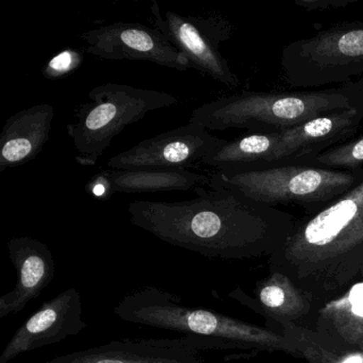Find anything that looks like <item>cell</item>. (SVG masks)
Listing matches in <instances>:
<instances>
[{
  "instance_id": "1",
  "label": "cell",
  "mask_w": 363,
  "mask_h": 363,
  "mask_svg": "<svg viewBox=\"0 0 363 363\" xmlns=\"http://www.w3.org/2000/svg\"><path fill=\"white\" fill-rule=\"evenodd\" d=\"M192 201H137L130 223L165 243L210 259L272 257L292 235L293 214L223 186L197 188Z\"/></svg>"
},
{
  "instance_id": "2",
  "label": "cell",
  "mask_w": 363,
  "mask_h": 363,
  "mask_svg": "<svg viewBox=\"0 0 363 363\" xmlns=\"http://www.w3.org/2000/svg\"><path fill=\"white\" fill-rule=\"evenodd\" d=\"M269 272L307 293L315 309L341 295L363 269V180L326 207L297 220Z\"/></svg>"
},
{
  "instance_id": "3",
  "label": "cell",
  "mask_w": 363,
  "mask_h": 363,
  "mask_svg": "<svg viewBox=\"0 0 363 363\" xmlns=\"http://www.w3.org/2000/svg\"><path fill=\"white\" fill-rule=\"evenodd\" d=\"M113 313L133 324L211 340L220 348L282 352L301 359L294 343L281 333L186 305L173 293L154 286L125 295L113 308Z\"/></svg>"
},
{
  "instance_id": "4",
  "label": "cell",
  "mask_w": 363,
  "mask_h": 363,
  "mask_svg": "<svg viewBox=\"0 0 363 363\" xmlns=\"http://www.w3.org/2000/svg\"><path fill=\"white\" fill-rule=\"evenodd\" d=\"M360 104H363L362 79L318 91H244L203 104L193 111L189 123L207 130L237 128L257 133H281Z\"/></svg>"
},
{
  "instance_id": "5",
  "label": "cell",
  "mask_w": 363,
  "mask_h": 363,
  "mask_svg": "<svg viewBox=\"0 0 363 363\" xmlns=\"http://www.w3.org/2000/svg\"><path fill=\"white\" fill-rule=\"evenodd\" d=\"M363 180V169L354 171L288 164L247 172L216 169L210 186H223L244 196L277 208L278 205L303 207L314 213Z\"/></svg>"
},
{
  "instance_id": "6",
  "label": "cell",
  "mask_w": 363,
  "mask_h": 363,
  "mask_svg": "<svg viewBox=\"0 0 363 363\" xmlns=\"http://www.w3.org/2000/svg\"><path fill=\"white\" fill-rule=\"evenodd\" d=\"M88 97L90 101L76 111V122L67 125L77 152L76 161L82 167L96 164L112 140L148 112L178 104L169 93L118 84L96 86Z\"/></svg>"
},
{
  "instance_id": "7",
  "label": "cell",
  "mask_w": 363,
  "mask_h": 363,
  "mask_svg": "<svg viewBox=\"0 0 363 363\" xmlns=\"http://www.w3.org/2000/svg\"><path fill=\"white\" fill-rule=\"evenodd\" d=\"M284 82L293 88H323L363 78V22L342 23L284 46Z\"/></svg>"
},
{
  "instance_id": "8",
  "label": "cell",
  "mask_w": 363,
  "mask_h": 363,
  "mask_svg": "<svg viewBox=\"0 0 363 363\" xmlns=\"http://www.w3.org/2000/svg\"><path fill=\"white\" fill-rule=\"evenodd\" d=\"M154 28L188 59L190 69L230 89L240 82L231 71L228 61L220 52V45L231 35V25L220 16H182L175 12L161 14L156 0L152 1Z\"/></svg>"
},
{
  "instance_id": "9",
  "label": "cell",
  "mask_w": 363,
  "mask_h": 363,
  "mask_svg": "<svg viewBox=\"0 0 363 363\" xmlns=\"http://www.w3.org/2000/svg\"><path fill=\"white\" fill-rule=\"evenodd\" d=\"M225 139L214 137L201 125L191 124L140 142L107 162L111 169H189Z\"/></svg>"
},
{
  "instance_id": "10",
  "label": "cell",
  "mask_w": 363,
  "mask_h": 363,
  "mask_svg": "<svg viewBox=\"0 0 363 363\" xmlns=\"http://www.w3.org/2000/svg\"><path fill=\"white\" fill-rule=\"evenodd\" d=\"M86 52L106 60L150 61L169 69H190L188 59L156 28L139 23H113L82 33Z\"/></svg>"
},
{
  "instance_id": "11",
  "label": "cell",
  "mask_w": 363,
  "mask_h": 363,
  "mask_svg": "<svg viewBox=\"0 0 363 363\" xmlns=\"http://www.w3.org/2000/svg\"><path fill=\"white\" fill-rule=\"evenodd\" d=\"M208 348L220 346L211 340L190 335L122 340L62 354L45 363H205L201 350Z\"/></svg>"
},
{
  "instance_id": "12",
  "label": "cell",
  "mask_w": 363,
  "mask_h": 363,
  "mask_svg": "<svg viewBox=\"0 0 363 363\" xmlns=\"http://www.w3.org/2000/svg\"><path fill=\"white\" fill-rule=\"evenodd\" d=\"M86 328L82 320V295L69 288L45 301L16 331L0 354V363H9L21 354L75 337Z\"/></svg>"
},
{
  "instance_id": "13",
  "label": "cell",
  "mask_w": 363,
  "mask_h": 363,
  "mask_svg": "<svg viewBox=\"0 0 363 363\" xmlns=\"http://www.w3.org/2000/svg\"><path fill=\"white\" fill-rule=\"evenodd\" d=\"M363 122V104L313 118L279 133L273 167L298 164L352 139Z\"/></svg>"
},
{
  "instance_id": "14",
  "label": "cell",
  "mask_w": 363,
  "mask_h": 363,
  "mask_svg": "<svg viewBox=\"0 0 363 363\" xmlns=\"http://www.w3.org/2000/svg\"><path fill=\"white\" fill-rule=\"evenodd\" d=\"M7 245L10 260L18 272V281L10 292L0 296V318L22 312L50 286L56 271L52 250L40 240L13 238Z\"/></svg>"
},
{
  "instance_id": "15",
  "label": "cell",
  "mask_w": 363,
  "mask_h": 363,
  "mask_svg": "<svg viewBox=\"0 0 363 363\" xmlns=\"http://www.w3.org/2000/svg\"><path fill=\"white\" fill-rule=\"evenodd\" d=\"M254 294L255 297L248 296L238 288L229 296L277 325L308 327V323H311L315 311L311 297L280 272H269V275L257 282Z\"/></svg>"
},
{
  "instance_id": "16",
  "label": "cell",
  "mask_w": 363,
  "mask_h": 363,
  "mask_svg": "<svg viewBox=\"0 0 363 363\" xmlns=\"http://www.w3.org/2000/svg\"><path fill=\"white\" fill-rule=\"evenodd\" d=\"M311 322L309 329L335 347L363 350V276L316 308Z\"/></svg>"
},
{
  "instance_id": "17",
  "label": "cell",
  "mask_w": 363,
  "mask_h": 363,
  "mask_svg": "<svg viewBox=\"0 0 363 363\" xmlns=\"http://www.w3.org/2000/svg\"><path fill=\"white\" fill-rule=\"evenodd\" d=\"M55 109L39 104L8 118L0 135V172L26 164L50 140Z\"/></svg>"
},
{
  "instance_id": "18",
  "label": "cell",
  "mask_w": 363,
  "mask_h": 363,
  "mask_svg": "<svg viewBox=\"0 0 363 363\" xmlns=\"http://www.w3.org/2000/svg\"><path fill=\"white\" fill-rule=\"evenodd\" d=\"M279 143V133H250L210 152L201 163L216 167L218 171L247 172L273 167L276 148Z\"/></svg>"
},
{
  "instance_id": "19",
  "label": "cell",
  "mask_w": 363,
  "mask_h": 363,
  "mask_svg": "<svg viewBox=\"0 0 363 363\" xmlns=\"http://www.w3.org/2000/svg\"><path fill=\"white\" fill-rule=\"evenodd\" d=\"M103 173L113 193L188 191L210 186V177L189 169H109Z\"/></svg>"
},
{
  "instance_id": "20",
  "label": "cell",
  "mask_w": 363,
  "mask_h": 363,
  "mask_svg": "<svg viewBox=\"0 0 363 363\" xmlns=\"http://www.w3.org/2000/svg\"><path fill=\"white\" fill-rule=\"evenodd\" d=\"M278 327L294 343L306 363H363V350L335 347L307 327L291 324Z\"/></svg>"
},
{
  "instance_id": "21",
  "label": "cell",
  "mask_w": 363,
  "mask_h": 363,
  "mask_svg": "<svg viewBox=\"0 0 363 363\" xmlns=\"http://www.w3.org/2000/svg\"><path fill=\"white\" fill-rule=\"evenodd\" d=\"M298 164L323 167V169H340V171H354V169H362L363 135L352 138L344 143L333 146L322 154L301 161Z\"/></svg>"
},
{
  "instance_id": "22",
  "label": "cell",
  "mask_w": 363,
  "mask_h": 363,
  "mask_svg": "<svg viewBox=\"0 0 363 363\" xmlns=\"http://www.w3.org/2000/svg\"><path fill=\"white\" fill-rule=\"evenodd\" d=\"M82 55L79 50L67 48L50 59L42 73L48 79H61L76 71L82 65Z\"/></svg>"
},
{
  "instance_id": "23",
  "label": "cell",
  "mask_w": 363,
  "mask_h": 363,
  "mask_svg": "<svg viewBox=\"0 0 363 363\" xmlns=\"http://www.w3.org/2000/svg\"><path fill=\"white\" fill-rule=\"evenodd\" d=\"M357 0H295V5L306 11H329L343 9Z\"/></svg>"
},
{
  "instance_id": "24",
  "label": "cell",
  "mask_w": 363,
  "mask_h": 363,
  "mask_svg": "<svg viewBox=\"0 0 363 363\" xmlns=\"http://www.w3.org/2000/svg\"><path fill=\"white\" fill-rule=\"evenodd\" d=\"M86 188H88L89 192L97 199H108L114 194L109 182H108L107 177L103 172L93 177Z\"/></svg>"
}]
</instances>
